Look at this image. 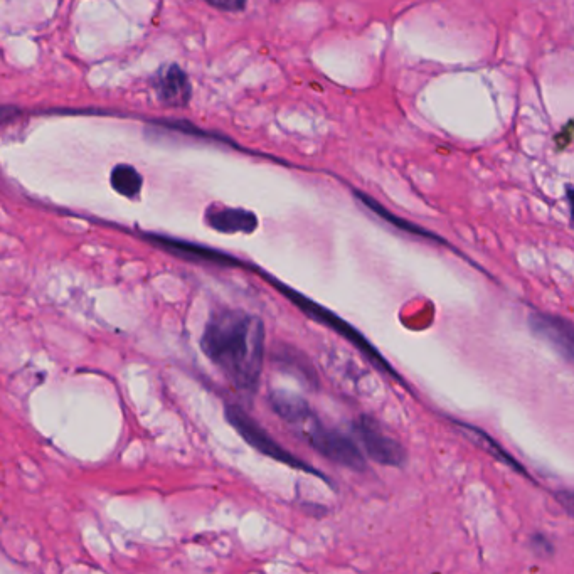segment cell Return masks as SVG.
I'll list each match as a JSON object with an SVG mask.
<instances>
[{
    "label": "cell",
    "instance_id": "obj_15",
    "mask_svg": "<svg viewBox=\"0 0 574 574\" xmlns=\"http://www.w3.org/2000/svg\"><path fill=\"white\" fill-rule=\"evenodd\" d=\"M566 197H568L569 209H571V218L574 221V187H566Z\"/></svg>",
    "mask_w": 574,
    "mask_h": 574
},
{
    "label": "cell",
    "instance_id": "obj_1",
    "mask_svg": "<svg viewBox=\"0 0 574 574\" xmlns=\"http://www.w3.org/2000/svg\"><path fill=\"white\" fill-rule=\"evenodd\" d=\"M201 349L234 388L255 393L265 359V325L245 310L214 312L201 337Z\"/></svg>",
    "mask_w": 574,
    "mask_h": 574
},
{
    "label": "cell",
    "instance_id": "obj_13",
    "mask_svg": "<svg viewBox=\"0 0 574 574\" xmlns=\"http://www.w3.org/2000/svg\"><path fill=\"white\" fill-rule=\"evenodd\" d=\"M209 6L216 7L219 11L238 12L243 11L248 0H206Z\"/></svg>",
    "mask_w": 574,
    "mask_h": 574
},
{
    "label": "cell",
    "instance_id": "obj_14",
    "mask_svg": "<svg viewBox=\"0 0 574 574\" xmlns=\"http://www.w3.org/2000/svg\"><path fill=\"white\" fill-rule=\"evenodd\" d=\"M556 497H558L559 504L563 505L564 511L574 517V490H561Z\"/></svg>",
    "mask_w": 574,
    "mask_h": 574
},
{
    "label": "cell",
    "instance_id": "obj_11",
    "mask_svg": "<svg viewBox=\"0 0 574 574\" xmlns=\"http://www.w3.org/2000/svg\"><path fill=\"white\" fill-rule=\"evenodd\" d=\"M356 196L359 197V201L362 204H366L367 208L371 209L373 213L378 214L384 221L393 224L396 228L401 229V231H406V233L416 234V236H421V238H426V240L436 241V243H445V241L436 236V234L428 233L426 229L416 226V224L408 223V221H403V219L394 216V214L389 213L388 209H384L379 202L374 201L373 197L366 196L362 192L356 191Z\"/></svg>",
    "mask_w": 574,
    "mask_h": 574
},
{
    "label": "cell",
    "instance_id": "obj_7",
    "mask_svg": "<svg viewBox=\"0 0 574 574\" xmlns=\"http://www.w3.org/2000/svg\"><path fill=\"white\" fill-rule=\"evenodd\" d=\"M152 88L164 107H186L191 101V81L177 64H169L157 71V75L152 78Z\"/></svg>",
    "mask_w": 574,
    "mask_h": 574
},
{
    "label": "cell",
    "instance_id": "obj_3",
    "mask_svg": "<svg viewBox=\"0 0 574 574\" xmlns=\"http://www.w3.org/2000/svg\"><path fill=\"white\" fill-rule=\"evenodd\" d=\"M310 447L319 452L322 457L329 458L330 462L339 463L342 467L362 472L366 468V458L351 438L342 435L341 431L325 428L317 416L309 421V425L300 430Z\"/></svg>",
    "mask_w": 574,
    "mask_h": 574
},
{
    "label": "cell",
    "instance_id": "obj_2",
    "mask_svg": "<svg viewBox=\"0 0 574 574\" xmlns=\"http://www.w3.org/2000/svg\"><path fill=\"white\" fill-rule=\"evenodd\" d=\"M226 420H228L229 425L233 426L234 430L238 431L245 438V442L248 445H251L255 450L266 455V457L285 463L288 467L297 468V470H302V472H307V474H314L325 479L319 470H315L309 463H305L300 458L292 455L287 448L278 445L272 436L268 435L251 416L246 415V411L240 406L228 404L226 406Z\"/></svg>",
    "mask_w": 574,
    "mask_h": 574
},
{
    "label": "cell",
    "instance_id": "obj_10",
    "mask_svg": "<svg viewBox=\"0 0 574 574\" xmlns=\"http://www.w3.org/2000/svg\"><path fill=\"white\" fill-rule=\"evenodd\" d=\"M149 238L155 243H159L160 246L176 251L179 255L191 256V258H197V260L224 263V265H240L238 261L234 260L233 256L223 255V253L209 250V248H204V246L194 245V243L174 240V238H167V236H155V234H150Z\"/></svg>",
    "mask_w": 574,
    "mask_h": 574
},
{
    "label": "cell",
    "instance_id": "obj_9",
    "mask_svg": "<svg viewBox=\"0 0 574 574\" xmlns=\"http://www.w3.org/2000/svg\"><path fill=\"white\" fill-rule=\"evenodd\" d=\"M206 221L211 228L226 234H250L258 228V218L246 209L211 208L206 213Z\"/></svg>",
    "mask_w": 574,
    "mask_h": 574
},
{
    "label": "cell",
    "instance_id": "obj_4",
    "mask_svg": "<svg viewBox=\"0 0 574 574\" xmlns=\"http://www.w3.org/2000/svg\"><path fill=\"white\" fill-rule=\"evenodd\" d=\"M354 431L359 436L367 455L373 458L374 462L389 465V467H401L406 463L408 457H406L403 445L386 435L373 418L361 416L354 423Z\"/></svg>",
    "mask_w": 574,
    "mask_h": 574
},
{
    "label": "cell",
    "instance_id": "obj_6",
    "mask_svg": "<svg viewBox=\"0 0 574 574\" xmlns=\"http://www.w3.org/2000/svg\"><path fill=\"white\" fill-rule=\"evenodd\" d=\"M532 334L548 342L556 351L574 364V325L563 317L551 314H532L529 317Z\"/></svg>",
    "mask_w": 574,
    "mask_h": 574
},
{
    "label": "cell",
    "instance_id": "obj_8",
    "mask_svg": "<svg viewBox=\"0 0 574 574\" xmlns=\"http://www.w3.org/2000/svg\"><path fill=\"white\" fill-rule=\"evenodd\" d=\"M268 403L285 423L298 430H302L303 426L309 425V421L315 418L310 404L302 396L290 391H272L268 396Z\"/></svg>",
    "mask_w": 574,
    "mask_h": 574
},
{
    "label": "cell",
    "instance_id": "obj_12",
    "mask_svg": "<svg viewBox=\"0 0 574 574\" xmlns=\"http://www.w3.org/2000/svg\"><path fill=\"white\" fill-rule=\"evenodd\" d=\"M144 186V179L132 165L120 164L112 171V187L118 194L133 199L137 197Z\"/></svg>",
    "mask_w": 574,
    "mask_h": 574
},
{
    "label": "cell",
    "instance_id": "obj_5",
    "mask_svg": "<svg viewBox=\"0 0 574 574\" xmlns=\"http://www.w3.org/2000/svg\"><path fill=\"white\" fill-rule=\"evenodd\" d=\"M278 288H280L282 293H285L292 302L297 303L300 309L305 310L307 314L314 315V317L322 320V322H325V324L332 327V329L337 330L339 334L344 335V337L349 339L354 346L359 347V349H361V351L364 352V354H366V356L369 357L376 366L381 367L384 371H388L389 374H393V367L389 366L388 362L384 361L383 356H381V354H379V352L376 351V349H374V347L371 346V344H369V342H367L366 339L357 332V330L352 329L351 325L346 324L344 320L339 319L337 315L332 314L329 310L322 309V307L317 305V303L310 302L309 298L303 297L300 293L293 292V290L283 287V285H278Z\"/></svg>",
    "mask_w": 574,
    "mask_h": 574
}]
</instances>
